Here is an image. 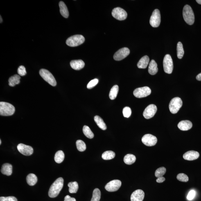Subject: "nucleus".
<instances>
[{"label":"nucleus","instance_id":"f257e3e1","mask_svg":"<svg viewBox=\"0 0 201 201\" xmlns=\"http://www.w3.org/2000/svg\"><path fill=\"white\" fill-rule=\"evenodd\" d=\"M64 180L62 177L59 178L51 185L48 191V195L51 198L57 196L64 186Z\"/></svg>","mask_w":201,"mask_h":201},{"label":"nucleus","instance_id":"f03ea898","mask_svg":"<svg viewBox=\"0 0 201 201\" xmlns=\"http://www.w3.org/2000/svg\"><path fill=\"white\" fill-rule=\"evenodd\" d=\"M15 112V108L10 103L5 102H0V115L1 116L12 115Z\"/></svg>","mask_w":201,"mask_h":201},{"label":"nucleus","instance_id":"7ed1b4c3","mask_svg":"<svg viewBox=\"0 0 201 201\" xmlns=\"http://www.w3.org/2000/svg\"><path fill=\"white\" fill-rule=\"evenodd\" d=\"M183 17L185 22L189 25H192L195 22L194 14L191 7L188 5L185 6L183 10Z\"/></svg>","mask_w":201,"mask_h":201},{"label":"nucleus","instance_id":"20e7f679","mask_svg":"<svg viewBox=\"0 0 201 201\" xmlns=\"http://www.w3.org/2000/svg\"><path fill=\"white\" fill-rule=\"evenodd\" d=\"M85 39L83 35H75L68 38L66 41L68 46L74 47L80 45L85 42Z\"/></svg>","mask_w":201,"mask_h":201},{"label":"nucleus","instance_id":"39448f33","mask_svg":"<svg viewBox=\"0 0 201 201\" xmlns=\"http://www.w3.org/2000/svg\"><path fill=\"white\" fill-rule=\"evenodd\" d=\"M39 75L43 80L50 85L55 87L56 85V80L52 74L48 70L41 69L39 72Z\"/></svg>","mask_w":201,"mask_h":201},{"label":"nucleus","instance_id":"423d86ee","mask_svg":"<svg viewBox=\"0 0 201 201\" xmlns=\"http://www.w3.org/2000/svg\"><path fill=\"white\" fill-rule=\"evenodd\" d=\"M182 100L180 98H174L170 100L169 104V107L170 112L173 114L177 113L182 107Z\"/></svg>","mask_w":201,"mask_h":201},{"label":"nucleus","instance_id":"0eeeda50","mask_svg":"<svg viewBox=\"0 0 201 201\" xmlns=\"http://www.w3.org/2000/svg\"><path fill=\"white\" fill-rule=\"evenodd\" d=\"M163 67L165 72L171 74L173 69V63L171 57L170 55H165L163 60Z\"/></svg>","mask_w":201,"mask_h":201},{"label":"nucleus","instance_id":"6e6552de","mask_svg":"<svg viewBox=\"0 0 201 201\" xmlns=\"http://www.w3.org/2000/svg\"><path fill=\"white\" fill-rule=\"evenodd\" d=\"M161 14L159 10L156 9L152 13L150 19V24L153 27L157 28L160 24L161 21Z\"/></svg>","mask_w":201,"mask_h":201},{"label":"nucleus","instance_id":"1a4fd4ad","mask_svg":"<svg viewBox=\"0 0 201 201\" xmlns=\"http://www.w3.org/2000/svg\"><path fill=\"white\" fill-rule=\"evenodd\" d=\"M151 92V90L150 88L145 87L137 88L134 90L133 94L136 98H142L149 96Z\"/></svg>","mask_w":201,"mask_h":201},{"label":"nucleus","instance_id":"9d476101","mask_svg":"<svg viewBox=\"0 0 201 201\" xmlns=\"http://www.w3.org/2000/svg\"><path fill=\"white\" fill-rule=\"evenodd\" d=\"M112 15L113 17L118 20L123 21L126 19L127 14L123 9L117 7L112 10Z\"/></svg>","mask_w":201,"mask_h":201},{"label":"nucleus","instance_id":"9b49d317","mask_svg":"<svg viewBox=\"0 0 201 201\" xmlns=\"http://www.w3.org/2000/svg\"><path fill=\"white\" fill-rule=\"evenodd\" d=\"M142 141L146 146H152L155 145L157 143V139L155 136L148 134H145L143 136Z\"/></svg>","mask_w":201,"mask_h":201},{"label":"nucleus","instance_id":"f8f14e48","mask_svg":"<svg viewBox=\"0 0 201 201\" xmlns=\"http://www.w3.org/2000/svg\"><path fill=\"white\" fill-rule=\"evenodd\" d=\"M130 53V50L128 48H121L114 54L113 58L116 61L121 60L128 56Z\"/></svg>","mask_w":201,"mask_h":201},{"label":"nucleus","instance_id":"ddd939ff","mask_svg":"<svg viewBox=\"0 0 201 201\" xmlns=\"http://www.w3.org/2000/svg\"><path fill=\"white\" fill-rule=\"evenodd\" d=\"M121 186V181L115 179L108 183L105 186V189L109 192L116 191L119 189Z\"/></svg>","mask_w":201,"mask_h":201},{"label":"nucleus","instance_id":"4468645a","mask_svg":"<svg viewBox=\"0 0 201 201\" xmlns=\"http://www.w3.org/2000/svg\"><path fill=\"white\" fill-rule=\"evenodd\" d=\"M157 110V107L155 105H150L145 109L143 113V116L146 119H150L155 115Z\"/></svg>","mask_w":201,"mask_h":201},{"label":"nucleus","instance_id":"2eb2a0df","mask_svg":"<svg viewBox=\"0 0 201 201\" xmlns=\"http://www.w3.org/2000/svg\"><path fill=\"white\" fill-rule=\"evenodd\" d=\"M17 149L20 153L25 156H30L33 153V149L32 147L23 143H20L18 145Z\"/></svg>","mask_w":201,"mask_h":201},{"label":"nucleus","instance_id":"dca6fc26","mask_svg":"<svg viewBox=\"0 0 201 201\" xmlns=\"http://www.w3.org/2000/svg\"><path fill=\"white\" fill-rule=\"evenodd\" d=\"M145 193L143 190H135L131 195V201H143L144 198Z\"/></svg>","mask_w":201,"mask_h":201},{"label":"nucleus","instance_id":"f3484780","mask_svg":"<svg viewBox=\"0 0 201 201\" xmlns=\"http://www.w3.org/2000/svg\"><path fill=\"white\" fill-rule=\"evenodd\" d=\"M199 154L198 152L195 151L191 150L186 152L185 153L183 157L184 159L188 161H193L198 159L199 157Z\"/></svg>","mask_w":201,"mask_h":201},{"label":"nucleus","instance_id":"a211bd4d","mask_svg":"<svg viewBox=\"0 0 201 201\" xmlns=\"http://www.w3.org/2000/svg\"><path fill=\"white\" fill-rule=\"evenodd\" d=\"M192 123L189 120H183L179 122L178 125V128L183 131L189 130L192 128Z\"/></svg>","mask_w":201,"mask_h":201},{"label":"nucleus","instance_id":"6ab92c4d","mask_svg":"<svg viewBox=\"0 0 201 201\" xmlns=\"http://www.w3.org/2000/svg\"><path fill=\"white\" fill-rule=\"evenodd\" d=\"M85 63L81 60H73L70 62L72 68L75 70H80L85 66Z\"/></svg>","mask_w":201,"mask_h":201},{"label":"nucleus","instance_id":"aec40b11","mask_svg":"<svg viewBox=\"0 0 201 201\" xmlns=\"http://www.w3.org/2000/svg\"><path fill=\"white\" fill-rule=\"evenodd\" d=\"M1 172L2 173L7 176H10L12 173V166L10 164L5 163L2 167Z\"/></svg>","mask_w":201,"mask_h":201},{"label":"nucleus","instance_id":"412c9836","mask_svg":"<svg viewBox=\"0 0 201 201\" xmlns=\"http://www.w3.org/2000/svg\"><path fill=\"white\" fill-rule=\"evenodd\" d=\"M150 58L147 55H145L141 58L138 62L137 67L140 69H145L148 66Z\"/></svg>","mask_w":201,"mask_h":201},{"label":"nucleus","instance_id":"4be33fe9","mask_svg":"<svg viewBox=\"0 0 201 201\" xmlns=\"http://www.w3.org/2000/svg\"><path fill=\"white\" fill-rule=\"evenodd\" d=\"M59 6L60 8V13L63 17L65 18H68L69 17V12L65 3L63 1H60L59 3Z\"/></svg>","mask_w":201,"mask_h":201},{"label":"nucleus","instance_id":"5701e85b","mask_svg":"<svg viewBox=\"0 0 201 201\" xmlns=\"http://www.w3.org/2000/svg\"><path fill=\"white\" fill-rule=\"evenodd\" d=\"M157 64L155 60H152L149 64L148 72L151 75H155L158 72Z\"/></svg>","mask_w":201,"mask_h":201},{"label":"nucleus","instance_id":"b1692460","mask_svg":"<svg viewBox=\"0 0 201 201\" xmlns=\"http://www.w3.org/2000/svg\"><path fill=\"white\" fill-rule=\"evenodd\" d=\"M21 77L19 75H15L10 77L9 79V85L10 87H13L16 85L20 83V80Z\"/></svg>","mask_w":201,"mask_h":201},{"label":"nucleus","instance_id":"393cba45","mask_svg":"<svg viewBox=\"0 0 201 201\" xmlns=\"http://www.w3.org/2000/svg\"><path fill=\"white\" fill-rule=\"evenodd\" d=\"M94 120L95 122L100 128L103 130H106V125L101 117L98 116H95Z\"/></svg>","mask_w":201,"mask_h":201},{"label":"nucleus","instance_id":"a878e982","mask_svg":"<svg viewBox=\"0 0 201 201\" xmlns=\"http://www.w3.org/2000/svg\"><path fill=\"white\" fill-rule=\"evenodd\" d=\"M27 182L29 185L33 186L36 184L37 182V178L33 174H30L27 177Z\"/></svg>","mask_w":201,"mask_h":201},{"label":"nucleus","instance_id":"bb28decb","mask_svg":"<svg viewBox=\"0 0 201 201\" xmlns=\"http://www.w3.org/2000/svg\"><path fill=\"white\" fill-rule=\"evenodd\" d=\"M136 161V157L133 154H128L125 155L124 158V161L125 164L127 165H132Z\"/></svg>","mask_w":201,"mask_h":201},{"label":"nucleus","instance_id":"cd10ccee","mask_svg":"<svg viewBox=\"0 0 201 201\" xmlns=\"http://www.w3.org/2000/svg\"><path fill=\"white\" fill-rule=\"evenodd\" d=\"M119 87L117 85H114L111 89L109 93V97L111 100H114L117 96Z\"/></svg>","mask_w":201,"mask_h":201},{"label":"nucleus","instance_id":"c85d7f7f","mask_svg":"<svg viewBox=\"0 0 201 201\" xmlns=\"http://www.w3.org/2000/svg\"><path fill=\"white\" fill-rule=\"evenodd\" d=\"M64 154L62 150H59L55 153V162L60 164L64 161Z\"/></svg>","mask_w":201,"mask_h":201},{"label":"nucleus","instance_id":"c756f323","mask_svg":"<svg viewBox=\"0 0 201 201\" xmlns=\"http://www.w3.org/2000/svg\"><path fill=\"white\" fill-rule=\"evenodd\" d=\"M115 156V153L112 151H107L102 154V158L105 160H108L113 159Z\"/></svg>","mask_w":201,"mask_h":201},{"label":"nucleus","instance_id":"7c9ffc66","mask_svg":"<svg viewBox=\"0 0 201 201\" xmlns=\"http://www.w3.org/2000/svg\"><path fill=\"white\" fill-rule=\"evenodd\" d=\"M68 186L69 187V192L71 193H75L78 191V184L76 182H71L69 183Z\"/></svg>","mask_w":201,"mask_h":201},{"label":"nucleus","instance_id":"2f4dec72","mask_svg":"<svg viewBox=\"0 0 201 201\" xmlns=\"http://www.w3.org/2000/svg\"><path fill=\"white\" fill-rule=\"evenodd\" d=\"M184 50L182 43L179 42L177 45V57L179 59H182L184 55Z\"/></svg>","mask_w":201,"mask_h":201},{"label":"nucleus","instance_id":"473e14b6","mask_svg":"<svg viewBox=\"0 0 201 201\" xmlns=\"http://www.w3.org/2000/svg\"><path fill=\"white\" fill-rule=\"evenodd\" d=\"M83 132L84 135L89 139H92L94 137V134L88 126L84 125L83 128Z\"/></svg>","mask_w":201,"mask_h":201},{"label":"nucleus","instance_id":"72a5a7b5","mask_svg":"<svg viewBox=\"0 0 201 201\" xmlns=\"http://www.w3.org/2000/svg\"><path fill=\"white\" fill-rule=\"evenodd\" d=\"M101 193L100 190L96 188L93 191L92 197L91 201H100Z\"/></svg>","mask_w":201,"mask_h":201},{"label":"nucleus","instance_id":"f704fd0d","mask_svg":"<svg viewBox=\"0 0 201 201\" xmlns=\"http://www.w3.org/2000/svg\"><path fill=\"white\" fill-rule=\"evenodd\" d=\"M76 146L79 151L84 152L86 150L85 143L82 140H78L76 141Z\"/></svg>","mask_w":201,"mask_h":201},{"label":"nucleus","instance_id":"c9c22d12","mask_svg":"<svg viewBox=\"0 0 201 201\" xmlns=\"http://www.w3.org/2000/svg\"><path fill=\"white\" fill-rule=\"evenodd\" d=\"M166 172V168L164 167H161L157 169L155 172V177L157 178L163 177Z\"/></svg>","mask_w":201,"mask_h":201},{"label":"nucleus","instance_id":"e433bc0d","mask_svg":"<svg viewBox=\"0 0 201 201\" xmlns=\"http://www.w3.org/2000/svg\"><path fill=\"white\" fill-rule=\"evenodd\" d=\"M177 178L178 180L180 182H187L188 181V177L187 175L184 173H180L177 175Z\"/></svg>","mask_w":201,"mask_h":201},{"label":"nucleus","instance_id":"4c0bfd02","mask_svg":"<svg viewBox=\"0 0 201 201\" xmlns=\"http://www.w3.org/2000/svg\"><path fill=\"white\" fill-rule=\"evenodd\" d=\"M123 113L124 117L129 118L132 114L131 109L128 107H125L123 109Z\"/></svg>","mask_w":201,"mask_h":201},{"label":"nucleus","instance_id":"58836bf2","mask_svg":"<svg viewBox=\"0 0 201 201\" xmlns=\"http://www.w3.org/2000/svg\"><path fill=\"white\" fill-rule=\"evenodd\" d=\"M18 74L21 76H24L27 74L26 68L23 66H20L17 70Z\"/></svg>","mask_w":201,"mask_h":201},{"label":"nucleus","instance_id":"ea45409f","mask_svg":"<svg viewBox=\"0 0 201 201\" xmlns=\"http://www.w3.org/2000/svg\"><path fill=\"white\" fill-rule=\"evenodd\" d=\"M98 80L97 79H95L94 80H91L88 84L87 85V88L89 89L95 87L98 84Z\"/></svg>","mask_w":201,"mask_h":201},{"label":"nucleus","instance_id":"a19ab883","mask_svg":"<svg viewBox=\"0 0 201 201\" xmlns=\"http://www.w3.org/2000/svg\"><path fill=\"white\" fill-rule=\"evenodd\" d=\"M195 195H196V192L194 190H191L188 193L187 195V200H191L194 199Z\"/></svg>","mask_w":201,"mask_h":201},{"label":"nucleus","instance_id":"79ce46f5","mask_svg":"<svg viewBox=\"0 0 201 201\" xmlns=\"http://www.w3.org/2000/svg\"><path fill=\"white\" fill-rule=\"evenodd\" d=\"M1 201H18L17 198L14 196L1 197H0Z\"/></svg>","mask_w":201,"mask_h":201},{"label":"nucleus","instance_id":"37998d69","mask_svg":"<svg viewBox=\"0 0 201 201\" xmlns=\"http://www.w3.org/2000/svg\"><path fill=\"white\" fill-rule=\"evenodd\" d=\"M64 201H76V200L75 198L71 197L69 195H67L64 197Z\"/></svg>","mask_w":201,"mask_h":201},{"label":"nucleus","instance_id":"c03bdc74","mask_svg":"<svg viewBox=\"0 0 201 201\" xmlns=\"http://www.w3.org/2000/svg\"><path fill=\"white\" fill-rule=\"evenodd\" d=\"M165 180H166V179H165L164 177H161L158 178L156 181H157V182L158 183H162L164 182Z\"/></svg>","mask_w":201,"mask_h":201},{"label":"nucleus","instance_id":"a18cd8bd","mask_svg":"<svg viewBox=\"0 0 201 201\" xmlns=\"http://www.w3.org/2000/svg\"><path fill=\"white\" fill-rule=\"evenodd\" d=\"M196 78L197 80L201 81V73L197 75Z\"/></svg>","mask_w":201,"mask_h":201},{"label":"nucleus","instance_id":"49530a36","mask_svg":"<svg viewBox=\"0 0 201 201\" xmlns=\"http://www.w3.org/2000/svg\"><path fill=\"white\" fill-rule=\"evenodd\" d=\"M196 1L199 4L201 5V0H197Z\"/></svg>","mask_w":201,"mask_h":201},{"label":"nucleus","instance_id":"de8ad7c7","mask_svg":"<svg viewBox=\"0 0 201 201\" xmlns=\"http://www.w3.org/2000/svg\"><path fill=\"white\" fill-rule=\"evenodd\" d=\"M1 23H2V18L1 16Z\"/></svg>","mask_w":201,"mask_h":201},{"label":"nucleus","instance_id":"09e8293b","mask_svg":"<svg viewBox=\"0 0 201 201\" xmlns=\"http://www.w3.org/2000/svg\"><path fill=\"white\" fill-rule=\"evenodd\" d=\"M1 143H2L1 140H0V144H1Z\"/></svg>","mask_w":201,"mask_h":201}]
</instances>
